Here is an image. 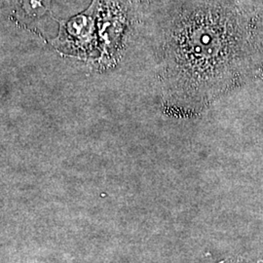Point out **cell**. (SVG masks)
Returning <instances> with one entry per match:
<instances>
[{"label": "cell", "mask_w": 263, "mask_h": 263, "mask_svg": "<svg viewBox=\"0 0 263 263\" xmlns=\"http://www.w3.org/2000/svg\"><path fill=\"white\" fill-rule=\"evenodd\" d=\"M171 16L165 65L171 84L188 97L220 92L221 38L232 15L223 0H183Z\"/></svg>", "instance_id": "6da1fadb"}]
</instances>
